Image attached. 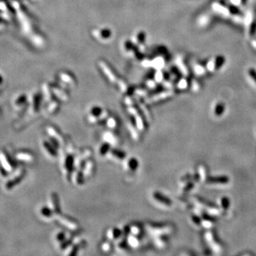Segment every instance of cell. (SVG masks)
I'll return each instance as SVG.
<instances>
[{
  "label": "cell",
  "instance_id": "cell-1",
  "mask_svg": "<svg viewBox=\"0 0 256 256\" xmlns=\"http://www.w3.org/2000/svg\"><path fill=\"white\" fill-rule=\"evenodd\" d=\"M74 160L72 154H68L66 151L62 152L61 155V165L62 173L66 179L71 177V174L74 170Z\"/></svg>",
  "mask_w": 256,
  "mask_h": 256
},
{
  "label": "cell",
  "instance_id": "cell-2",
  "mask_svg": "<svg viewBox=\"0 0 256 256\" xmlns=\"http://www.w3.org/2000/svg\"><path fill=\"white\" fill-rule=\"evenodd\" d=\"M145 229L151 236L154 237L163 236L170 234L173 230V227L171 225H155V224H146Z\"/></svg>",
  "mask_w": 256,
  "mask_h": 256
},
{
  "label": "cell",
  "instance_id": "cell-3",
  "mask_svg": "<svg viewBox=\"0 0 256 256\" xmlns=\"http://www.w3.org/2000/svg\"><path fill=\"white\" fill-rule=\"evenodd\" d=\"M56 219L59 224L61 226H63L66 229L72 232H76L80 229V226L76 220L72 219L71 218L68 217L67 216L62 215L61 213L60 215L56 216Z\"/></svg>",
  "mask_w": 256,
  "mask_h": 256
},
{
  "label": "cell",
  "instance_id": "cell-4",
  "mask_svg": "<svg viewBox=\"0 0 256 256\" xmlns=\"http://www.w3.org/2000/svg\"><path fill=\"white\" fill-rule=\"evenodd\" d=\"M92 156V151L90 149H85L80 154H78L74 160V169L83 166L87 160L90 159Z\"/></svg>",
  "mask_w": 256,
  "mask_h": 256
},
{
  "label": "cell",
  "instance_id": "cell-5",
  "mask_svg": "<svg viewBox=\"0 0 256 256\" xmlns=\"http://www.w3.org/2000/svg\"><path fill=\"white\" fill-rule=\"evenodd\" d=\"M83 166H80V167L74 169L73 172L71 174V179L73 183L76 186H81L84 184L85 181V177L83 176Z\"/></svg>",
  "mask_w": 256,
  "mask_h": 256
},
{
  "label": "cell",
  "instance_id": "cell-6",
  "mask_svg": "<svg viewBox=\"0 0 256 256\" xmlns=\"http://www.w3.org/2000/svg\"><path fill=\"white\" fill-rule=\"evenodd\" d=\"M103 110L100 107H93L91 108L88 117L89 122L91 124L98 123L100 117L103 113Z\"/></svg>",
  "mask_w": 256,
  "mask_h": 256
},
{
  "label": "cell",
  "instance_id": "cell-7",
  "mask_svg": "<svg viewBox=\"0 0 256 256\" xmlns=\"http://www.w3.org/2000/svg\"><path fill=\"white\" fill-rule=\"evenodd\" d=\"M52 211H53L55 216L56 217L61 214V208H60V203L59 200V196L57 193H52L50 196V206Z\"/></svg>",
  "mask_w": 256,
  "mask_h": 256
},
{
  "label": "cell",
  "instance_id": "cell-8",
  "mask_svg": "<svg viewBox=\"0 0 256 256\" xmlns=\"http://www.w3.org/2000/svg\"><path fill=\"white\" fill-rule=\"evenodd\" d=\"M139 166V162L136 158L129 157L128 159H125L124 162V169L126 172H135Z\"/></svg>",
  "mask_w": 256,
  "mask_h": 256
},
{
  "label": "cell",
  "instance_id": "cell-9",
  "mask_svg": "<svg viewBox=\"0 0 256 256\" xmlns=\"http://www.w3.org/2000/svg\"><path fill=\"white\" fill-rule=\"evenodd\" d=\"M95 168V162L89 159L85 162L83 166V174L85 179L90 178L93 173Z\"/></svg>",
  "mask_w": 256,
  "mask_h": 256
},
{
  "label": "cell",
  "instance_id": "cell-10",
  "mask_svg": "<svg viewBox=\"0 0 256 256\" xmlns=\"http://www.w3.org/2000/svg\"><path fill=\"white\" fill-rule=\"evenodd\" d=\"M25 174H26V172H25V170H22V172L18 174V175H16L15 176V177L12 179H10L9 181H8L7 183L5 185L7 189L10 190V189H13L14 186L19 184V183L22 182L23 179H24Z\"/></svg>",
  "mask_w": 256,
  "mask_h": 256
},
{
  "label": "cell",
  "instance_id": "cell-11",
  "mask_svg": "<svg viewBox=\"0 0 256 256\" xmlns=\"http://www.w3.org/2000/svg\"><path fill=\"white\" fill-rule=\"evenodd\" d=\"M103 139L104 142L108 143L110 145L115 146V145L119 144V139H118V136L111 131H107V132H104Z\"/></svg>",
  "mask_w": 256,
  "mask_h": 256
},
{
  "label": "cell",
  "instance_id": "cell-12",
  "mask_svg": "<svg viewBox=\"0 0 256 256\" xmlns=\"http://www.w3.org/2000/svg\"><path fill=\"white\" fill-rule=\"evenodd\" d=\"M47 132L48 133H49L50 137H53V138L57 139V140L60 142V144L61 145L65 144V142H66L65 138H64L63 135H61V133L58 130H56L55 128H53V127H52V126L48 127Z\"/></svg>",
  "mask_w": 256,
  "mask_h": 256
},
{
  "label": "cell",
  "instance_id": "cell-13",
  "mask_svg": "<svg viewBox=\"0 0 256 256\" xmlns=\"http://www.w3.org/2000/svg\"><path fill=\"white\" fill-rule=\"evenodd\" d=\"M122 230L118 228H110L106 232V237H107L108 240L111 241V242L115 243L120 236H121Z\"/></svg>",
  "mask_w": 256,
  "mask_h": 256
},
{
  "label": "cell",
  "instance_id": "cell-14",
  "mask_svg": "<svg viewBox=\"0 0 256 256\" xmlns=\"http://www.w3.org/2000/svg\"><path fill=\"white\" fill-rule=\"evenodd\" d=\"M224 62V59L223 57H217L215 59H211V61H209L207 63V69L209 71H213L223 65Z\"/></svg>",
  "mask_w": 256,
  "mask_h": 256
},
{
  "label": "cell",
  "instance_id": "cell-15",
  "mask_svg": "<svg viewBox=\"0 0 256 256\" xmlns=\"http://www.w3.org/2000/svg\"><path fill=\"white\" fill-rule=\"evenodd\" d=\"M173 95V92L172 90L166 91V92H164L162 93H159V94H157L155 95V96L149 97L146 100L147 103H155V102H158L159 101H161V100L165 99L166 97H169Z\"/></svg>",
  "mask_w": 256,
  "mask_h": 256
},
{
  "label": "cell",
  "instance_id": "cell-16",
  "mask_svg": "<svg viewBox=\"0 0 256 256\" xmlns=\"http://www.w3.org/2000/svg\"><path fill=\"white\" fill-rule=\"evenodd\" d=\"M108 155L112 159L118 160V161H122L126 159V154L121 150L117 149H110Z\"/></svg>",
  "mask_w": 256,
  "mask_h": 256
},
{
  "label": "cell",
  "instance_id": "cell-17",
  "mask_svg": "<svg viewBox=\"0 0 256 256\" xmlns=\"http://www.w3.org/2000/svg\"><path fill=\"white\" fill-rule=\"evenodd\" d=\"M152 197L156 201L162 203V204H164V206L169 207V206L172 205V201H170L169 199H168L167 197L162 195L161 193L154 192L152 193Z\"/></svg>",
  "mask_w": 256,
  "mask_h": 256
},
{
  "label": "cell",
  "instance_id": "cell-18",
  "mask_svg": "<svg viewBox=\"0 0 256 256\" xmlns=\"http://www.w3.org/2000/svg\"><path fill=\"white\" fill-rule=\"evenodd\" d=\"M43 147L45 149V150L47 152V153L52 157H56L58 156V152L56 150V148L49 141L43 140Z\"/></svg>",
  "mask_w": 256,
  "mask_h": 256
},
{
  "label": "cell",
  "instance_id": "cell-19",
  "mask_svg": "<svg viewBox=\"0 0 256 256\" xmlns=\"http://www.w3.org/2000/svg\"><path fill=\"white\" fill-rule=\"evenodd\" d=\"M127 243H128L130 247L134 249L137 248L140 245V241H139L138 237L131 234H129L128 238H127Z\"/></svg>",
  "mask_w": 256,
  "mask_h": 256
},
{
  "label": "cell",
  "instance_id": "cell-20",
  "mask_svg": "<svg viewBox=\"0 0 256 256\" xmlns=\"http://www.w3.org/2000/svg\"><path fill=\"white\" fill-rule=\"evenodd\" d=\"M133 117L135 118V125H136L137 130L140 132H143V131L145 130L146 129V125H145V121L143 120V118L139 114V112L137 113L136 115H135Z\"/></svg>",
  "mask_w": 256,
  "mask_h": 256
},
{
  "label": "cell",
  "instance_id": "cell-21",
  "mask_svg": "<svg viewBox=\"0 0 256 256\" xmlns=\"http://www.w3.org/2000/svg\"><path fill=\"white\" fill-rule=\"evenodd\" d=\"M213 9L216 12L220 14V15L222 16H229L230 14V11L228 10V8L226 7L224 5H220V4L214 3L213 5Z\"/></svg>",
  "mask_w": 256,
  "mask_h": 256
},
{
  "label": "cell",
  "instance_id": "cell-22",
  "mask_svg": "<svg viewBox=\"0 0 256 256\" xmlns=\"http://www.w3.org/2000/svg\"><path fill=\"white\" fill-rule=\"evenodd\" d=\"M128 128L132 138L134 139L135 141H138L140 137H139V130H137L136 125H134L132 122H129L128 123Z\"/></svg>",
  "mask_w": 256,
  "mask_h": 256
},
{
  "label": "cell",
  "instance_id": "cell-23",
  "mask_svg": "<svg viewBox=\"0 0 256 256\" xmlns=\"http://www.w3.org/2000/svg\"><path fill=\"white\" fill-rule=\"evenodd\" d=\"M153 243L158 248L162 249L164 248L166 246L168 243V241L166 238H164V236H158L155 237V240L153 241Z\"/></svg>",
  "mask_w": 256,
  "mask_h": 256
},
{
  "label": "cell",
  "instance_id": "cell-24",
  "mask_svg": "<svg viewBox=\"0 0 256 256\" xmlns=\"http://www.w3.org/2000/svg\"><path fill=\"white\" fill-rule=\"evenodd\" d=\"M100 66H101V67L102 68V70H103L106 76H107L108 77V78L110 79V80L112 81V82H115L116 78H115V75L112 74V73L111 72V70H110V68H108L107 66H106L103 62H101Z\"/></svg>",
  "mask_w": 256,
  "mask_h": 256
},
{
  "label": "cell",
  "instance_id": "cell-25",
  "mask_svg": "<svg viewBox=\"0 0 256 256\" xmlns=\"http://www.w3.org/2000/svg\"><path fill=\"white\" fill-rule=\"evenodd\" d=\"M68 238H70V237H68L67 236V234L63 231L57 232L55 236V240L56 242H57L58 245H59L65 242V241L66 240H68Z\"/></svg>",
  "mask_w": 256,
  "mask_h": 256
},
{
  "label": "cell",
  "instance_id": "cell-26",
  "mask_svg": "<svg viewBox=\"0 0 256 256\" xmlns=\"http://www.w3.org/2000/svg\"><path fill=\"white\" fill-rule=\"evenodd\" d=\"M130 233L131 234L138 237L141 236L142 233V228L139 224H133L130 226Z\"/></svg>",
  "mask_w": 256,
  "mask_h": 256
},
{
  "label": "cell",
  "instance_id": "cell-27",
  "mask_svg": "<svg viewBox=\"0 0 256 256\" xmlns=\"http://www.w3.org/2000/svg\"><path fill=\"white\" fill-rule=\"evenodd\" d=\"M110 146H111V145H109L107 142H105L104 143H103V144H102L99 147V149H98L99 155L102 156V157L108 155L110 150L111 149H110Z\"/></svg>",
  "mask_w": 256,
  "mask_h": 256
},
{
  "label": "cell",
  "instance_id": "cell-28",
  "mask_svg": "<svg viewBox=\"0 0 256 256\" xmlns=\"http://www.w3.org/2000/svg\"><path fill=\"white\" fill-rule=\"evenodd\" d=\"M41 214L46 218H52L53 216H55L53 211H52L51 208L48 207H43L41 208Z\"/></svg>",
  "mask_w": 256,
  "mask_h": 256
},
{
  "label": "cell",
  "instance_id": "cell-29",
  "mask_svg": "<svg viewBox=\"0 0 256 256\" xmlns=\"http://www.w3.org/2000/svg\"><path fill=\"white\" fill-rule=\"evenodd\" d=\"M112 247L113 246H112L111 241H105V242L102 243L101 245V251L105 253H110V252H111L112 250Z\"/></svg>",
  "mask_w": 256,
  "mask_h": 256
},
{
  "label": "cell",
  "instance_id": "cell-30",
  "mask_svg": "<svg viewBox=\"0 0 256 256\" xmlns=\"http://www.w3.org/2000/svg\"><path fill=\"white\" fill-rule=\"evenodd\" d=\"M106 125H107L108 128H110V130H115L118 126L117 120L112 117L108 118V119L106 120Z\"/></svg>",
  "mask_w": 256,
  "mask_h": 256
},
{
  "label": "cell",
  "instance_id": "cell-31",
  "mask_svg": "<svg viewBox=\"0 0 256 256\" xmlns=\"http://www.w3.org/2000/svg\"><path fill=\"white\" fill-rule=\"evenodd\" d=\"M17 158L20 160L25 162H32L34 160V156L30 153H20L17 155Z\"/></svg>",
  "mask_w": 256,
  "mask_h": 256
},
{
  "label": "cell",
  "instance_id": "cell-32",
  "mask_svg": "<svg viewBox=\"0 0 256 256\" xmlns=\"http://www.w3.org/2000/svg\"><path fill=\"white\" fill-rule=\"evenodd\" d=\"M176 63L178 66L179 69L180 70V71L182 72L183 74L185 75V76H187L189 72H188V70H187V68L186 67V66L184 65V62L182 61V60L179 58V59H177V60L176 61Z\"/></svg>",
  "mask_w": 256,
  "mask_h": 256
},
{
  "label": "cell",
  "instance_id": "cell-33",
  "mask_svg": "<svg viewBox=\"0 0 256 256\" xmlns=\"http://www.w3.org/2000/svg\"><path fill=\"white\" fill-rule=\"evenodd\" d=\"M4 155H5V160L7 162V164H9V165L11 166L12 169H14L16 167V164L15 163V162L14 161L13 159H12V158L11 156L9 155V153L7 152V151H5L4 152Z\"/></svg>",
  "mask_w": 256,
  "mask_h": 256
},
{
  "label": "cell",
  "instance_id": "cell-34",
  "mask_svg": "<svg viewBox=\"0 0 256 256\" xmlns=\"http://www.w3.org/2000/svg\"><path fill=\"white\" fill-rule=\"evenodd\" d=\"M139 106L142 112H143V113H144L145 118H146L147 121H149L151 120V115L149 113L148 109H147V108L142 103H139Z\"/></svg>",
  "mask_w": 256,
  "mask_h": 256
},
{
  "label": "cell",
  "instance_id": "cell-35",
  "mask_svg": "<svg viewBox=\"0 0 256 256\" xmlns=\"http://www.w3.org/2000/svg\"><path fill=\"white\" fill-rule=\"evenodd\" d=\"M53 92L56 95H58L59 98L61 99L62 101H68V96L66 95L65 93L63 92V91H61V90H59V89H58V88H53Z\"/></svg>",
  "mask_w": 256,
  "mask_h": 256
},
{
  "label": "cell",
  "instance_id": "cell-36",
  "mask_svg": "<svg viewBox=\"0 0 256 256\" xmlns=\"http://www.w3.org/2000/svg\"><path fill=\"white\" fill-rule=\"evenodd\" d=\"M58 108H59V103L56 101H53L49 106V113H54L58 110Z\"/></svg>",
  "mask_w": 256,
  "mask_h": 256
},
{
  "label": "cell",
  "instance_id": "cell-37",
  "mask_svg": "<svg viewBox=\"0 0 256 256\" xmlns=\"http://www.w3.org/2000/svg\"><path fill=\"white\" fill-rule=\"evenodd\" d=\"M194 71L197 75H203L205 72V69L201 65H196L194 66Z\"/></svg>",
  "mask_w": 256,
  "mask_h": 256
},
{
  "label": "cell",
  "instance_id": "cell-38",
  "mask_svg": "<svg viewBox=\"0 0 256 256\" xmlns=\"http://www.w3.org/2000/svg\"><path fill=\"white\" fill-rule=\"evenodd\" d=\"M248 76L250 78H252L254 82L256 83V71L253 68H251V69L248 70Z\"/></svg>",
  "mask_w": 256,
  "mask_h": 256
},
{
  "label": "cell",
  "instance_id": "cell-39",
  "mask_svg": "<svg viewBox=\"0 0 256 256\" xmlns=\"http://www.w3.org/2000/svg\"><path fill=\"white\" fill-rule=\"evenodd\" d=\"M178 86H179V88H180L181 89L186 88V86H187L186 80H185V79H182V80H180V82L179 83Z\"/></svg>",
  "mask_w": 256,
  "mask_h": 256
},
{
  "label": "cell",
  "instance_id": "cell-40",
  "mask_svg": "<svg viewBox=\"0 0 256 256\" xmlns=\"http://www.w3.org/2000/svg\"><path fill=\"white\" fill-rule=\"evenodd\" d=\"M119 87L122 92H126L127 91V85L122 81H120L119 82Z\"/></svg>",
  "mask_w": 256,
  "mask_h": 256
},
{
  "label": "cell",
  "instance_id": "cell-41",
  "mask_svg": "<svg viewBox=\"0 0 256 256\" xmlns=\"http://www.w3.org/2000/svg\"><path fill=\"white\" fill-rule=\"evenodd\" d=\"M25 101H26V97L24 95V96H21L16 101V103L17 104V105H22V104L25 103Z\"/></svg>",
  "mask_w": 256,
  "mask_h": 256
},
{
  "label": "cell",
  "instance_id": "cell-42",
  "mask_svg": "<svg viewBox=\"0 0 256 256\" xmlns=\"http://www.w3.org/2000/svg\"><path fill=\"white\" fill-rule=\"evenodd\" d=\"M216 108V113L217 115H220V113L223 112V110H224V106L222 105H218Z\"/></svg>",
  "mask_w": 256,
  "mask_h": 256
},
{
  "label": "cell",
  "instance_id": "cell-43",
  "mask_svg": "<svg viewBox=\"0 0 256 256\" xmlns=\"http://www.w3.org/2000/svg\"><path fill=\"white\" fill-rule=\"evenodd\" d=\"M252 19H253V16H252L251 13H248L247 14L246 18H245V23H246L247 24H250L251 23Z\"/></svg>",
  "mask_w": 256,
  "mask_h": 256
},
{
  "label": "cell",
  "instance_id": "cell-44",
  "mask_svg": "<svg viewBox=\"0 0 256 256\" xmlns=\"http://www.w3.org/2000/svg\"><path fill=\"white\" fill-rule=\"evenodd\" d=\"M125 103L127 104V105L128 106H132L133 105L132 100L129 97H125Z\"/></svg>",
  "mask_w": 256,
  "mask_h": 256
},
{
  "label": "cell",
  "instance_id": "cell-45",
  "mask_svg": "<svg viewBox=\"0 0 256 256\" xmlns=\"http://www.w3.org/2000/svg\"><path fill=\"white\" fill-rule=\"evenodd\" d=\"M0 172H1V174H2L3 176H7L8 175L7 171L3 167L2 164H0Z\"/></svg>",
  "mask_w": 256,
  "mask_h": 256
},
{
  "label": "cell",
  "instance_id": "cell-46",
  "mask_svg": "<svg viewBox=\"0 0 256 256\" xmlns=\"http://www.w3.org/2000/svg\"><path fill=\"white\" fill-rule=\"evenodd\" d=\"M230 2H231V3L233 4V5L238 6L241 4V0H230Z\"/></svg>",
  "mask_w": 256,
  "mask_h": 256
},
{
  "label": "cell",
  "instance_id": "cell-47",
  "mask_svg": "<svg viewBox=\"0 0 256 256\" xmlns=\"http://www.w3.org/2000/svg\"><path fill=\"white\" fill-rule=\"evenodd\" d=\"M156 79H157V81L162 80V74L161 73H157V76H156Z\"/></svg>",
  "mask_w": 256,
  "mask_h": 256
},
{
  "label": "cell",
  "instance_id": "cell-48",
  "mask_svg": "<svg viewBox=\"0 0 256 256\" xmlns=\"http://www.w3.org/2000/svg\"><path fill=\"white\" fill-rule=\"evenodd\" d=\"M252 46H253V47L254 49H256V41H252Z\"/></svg>",
  "mask_w": 256,
  "mask_h": 256
}]
</instances>
